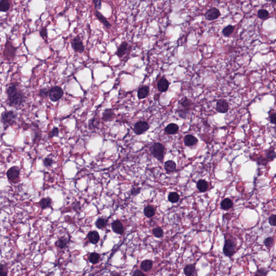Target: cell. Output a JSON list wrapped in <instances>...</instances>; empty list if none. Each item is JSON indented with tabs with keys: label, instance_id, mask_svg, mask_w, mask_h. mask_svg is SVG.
<instances>
[{
	"label": "cell",
	"instance_id": "cell-14",
	"mask_svg": "<svg viewBox=\"0 0 276 276\" xmlns=\"http://www.w3.org/2000/svg\"><path fill=\"white\" fill-rule=\"evenodd\" d=\"M112 229L114 233L119 234L122 235L124 233V227L122 223L119 220H115L112 223Z\"/></svg>",
	"mask_w": 276,
	"mask_h": 276
},
{
	"label": "cell",
	"instance_id": "cell-24",
	"mask_svg": "<svg viewBox=\"0 0 276 276\" xmlns=\"http://www.w3.org/2000/svg\"><path fill=\"white\" fill-rule=\"evenodd\" d=\"M153 265V263L152 260H144L141 262L140 268L144 272H149L152 269Z\"/></svg>",
	"mask_w": 276,
	"mask_h": 276
},
{
	"label": "cell",
	"instance_id": "cell-23",
	"mask_svg": "<svg viewBox=\"0 0 276 276\" xmlns=\"http://www.w3.org/2000/svg\"><path fill=\"white\" fill-rule=\"evenodd\" d=\"M179 126L174 123L168 124L165 127V132L168 134H175L179 131Z\"/></svg>",
	"mask_w": 276,
	"mask_h": 276
},
{
	"label": "cell",
	"instance_id": "cell-45",
	"mask_svg": "<svg viewBox=\"0 0 276 276\" xmlns=\"http://www.w3.org/2000/svg\"><path fill=\"white\" fill-rule=\"evenodd\" d=\"M93 3L94 4L95 8L96 11H98L101 9L102 2L100 0H93Z\"/></svg>",
	"mask_w": 276,
	"mask_h": 276
},
{
	"label": "cell",
	"instance_id": "cell-44",
	"mask_svg": "<svg viewBox=\"0 0 276 276\" xmlns=\"http://www.w3.org/2000/svg\"><path fill=\"white\" fill-rule=\"evenodd\" d=\"M140 192H141V188L140 187H138L136 186L133 187L131 190V194L132 196H136L138 194H140Z\"/></svg>",
	"mask_w": 276,
	"mask_h": 276
},
{
	"label": "cell",
	"instance_id": "cell-22",
	"mask_svg": "<svg viewBox=\"0 0 276 276\" xmlns=\"http://www.w3.org/2000/svg\"><path fill=\"white\" fill-rule=\"evenodd\" d=\"M184 274L186 276H195L196 274L195 265L194 264H188L184 268Z\"/></svg>",
	"mask_w": 276,
	"mask_h": 276
},
{
	"label": "cell",
	"instance_id": "cell-41",
	"mask_svg": "<svg viewBox=\"0 0 276 276\" xmlns=\"http://www.w3.org/2000/svg\"><path fill=\"white\" fill-rule=\"evenodd\" d=\"M59 133H60V131H59L58 128L56 127H55L53 128L50 131V132L49 133V137L50 138L57 137V136H59Z\"/></svg>",
	"mask_w": 276,
	"mask_h": 276
},
{
	"label": "cell",
	"instance_id": "cell-30",
	"mask_svg": "<svg viewBox=\"0 0 276 276\" xmlns=\"http://www.w3.org/2000/svg\"><path fill=\"white\" fill-rule=\"evenodd\" d=\"M68 243V239L64 237H62L56 241L55 242V245L57 247L60 248V249H63L66 247Z\"/></svg>",
	"mask_w": 276,
	"mask_h": 276
},
{
	"label": "cell",
	"instance_id": "cell-20",
	"mask_svg": "<svg viewBox=\"0 0 276 276\" xmlns=\"http://www.w3.org/2000/svg\"><path fill=\"white\" fill-rule=\"evenodd\" d=\"M198 142V139L190 134H188L184 138V143L187 146H193L197 144Z\"/></svg>",
	"mask_w": 276,
	"mask_h": 276
},
{
	"label": "cell",
	"instance_id": "cell-32",
	"mask_svg": "<svg viewBox=\"0 0 276 276\" xmlns=\"http://www.w3.org/2000/svg\"><path fill=\"white\" fill-rule=\"evenodd\" d=\"M235 30V27L232 25H228L222 30V34L225 37H229L232 35Z\"/></svg>",
	"mask_w": 276,
	"mask_h": 276
},
{
	"label": "cell",
	"instance_id": "cell-37",
	"mask_svg": "<svg viewBox=\"0 0 276 276\" xmlns=\"http://www.w3.org/2000/svg\"><path fill=\"white\" fill-rule=\"evenodd\" d=\"M50 89L47 87H43L40 89L38 92V96L42 98H46L49 96Z\"/></svg>",
	"mask_w": 276,
	"mask_h": 276
},
{
	"label": "cell",
	"instance_id": "cell-1",
	"mask_svg": "<svg viewBox=\"0 0 276 276\" xmlns=\"http://www.w3.org/2000/svg\"><path fill=\"white\" fill-rule=\"evenodd\" d=\"M7 104L10 107L19 109L23 106L26 100L25 93L21 89L17 82H11L7 87L6 91Z\"/></svg>",
	"mask_w": 276,
	"mask_h": 276
},
{
	"label": "cell",
	"instance_id": "cell-31",
	"mask_svg": "<svg viewBox=\"0 0 276 276\" xmlns=\"http://www.w3.org/2000/svg\"><path fill=\"white\" fill-rule=\"evenodd\" d=\"M208 183L205 180H200L197 183V188L200 192H206L208 189Z\"/></svg>",
	"mask_w": 276,
	"mask_h": 276
},
{
	"label": "cell",
	"instance_id": "cell-26",
	"mask_svg": "<svg viewBox=\"0 0 276 276\" xmlns=\"http://www.w3.org/2000/svg\"><path fill=\"white\" fill-rule=\"evenodd\" d=\"M144 214L145 216L147 217L151 218L154 216L155 214V209L153 207L148 206L144 208Z\"/></svg>",
	"mask_w": 276,
	"mask_h": 276
},
{
	"label": "cell",
	"instance_id": "cell-47",
	"mask_svg": "<svg viewBox=\"0 0 276 276\" xmlns=\"http://www.w3.org/2000/svg\"><path fill=\"white\" fill-rule=\"evenodd\" d=\"M276 157V154L274 150H270L267 153V158L270 160H273Z\"/></svg>",
	"mask_w": 276,
	"mask_h": 276
},
{
	"label": "cell",
	"instance_id": "cell-10",
	"mask_svg": "<svg viewBox=\"0 0 276 276\" xmlns=\"http://www.w3.org/2000/svg\"><path fill=\"white\" fill-rule=\"evenodd\" d=\"M71 44L74 51L80 54H82L84 51V45L79 36L74 37L71 41Z\"/></svg>",
	"mask_w": 276,
	"mask_h": 276
},
{
	"label": "cell",
	"instance_id": "cell-36",
	"mask_svg": "<svg viewBox=\"0 0 276 276\" xmlns=\"http://www.w3.org/2000/svg\"><path fill=\"white\" fill-rule=\"evenodd\" d=\"M8 268L5 263H0V276H8Z\"/></svg>",
	"mask_w": 276,
	"mask_h": 276
},
{
	"label": "cell",
	"instance_id": "cell-8",
	"mask_svg": "<svg viewBox=\"0 0 276 276\" xmlns=\"http://www.w3.org/2000/svg\"><path fill=\"white\" fill-rule=\"evenodd\" d=\"M64 95V91L61 87L55 86L50 89L49 97L50 100L53 102L59 101Z\"/></svg>",
	"mask_w": 276,
	"mask_h": 276
},
{
	"label": "cell",
	"instance_id": "cell-48",
	"mask_svg": "<svg viewBox=\"0 0 276 276\" xmlns=\"http://www.w3.org/2000/svg\"><path fill=\"white\" fill-rule=\"evenodd\" d=\"M132 276H147L146 274H144V272H142L141 270H134L132 274Z\"/></svg>",
	"mask_w": 276,
	"mask_h": 276
},
{
	"label": "cell",
	"instance_id": "cell-34",
	"mask_svg": "<svg viewBox=\"0 0 276 276\" xmlns=\"http://www.w3.org/2000/svg\"><path fill=\"white\" fill-rule=\"evenodd\" d=\"M99 260H100V255L99 253L92 252L90 253V255L89 256V261L92 264H97V263L99 262Z\"/></svg>",
	"mask_w": 276,
	"mask_h": 276
},
{
	"label": "cell",
	"instance_id": "cell-11",
	"mask_svg": "<svg viewBox=\"0 0 276 276\" xmlns=\"http://www.w3.org/2000/svg\"><path fill=\"white\" fill-rule=\"evenodd\" d=\"M220 11L218 9L215 7H212L207 11L204 15V17L208 21H213L220 17Z\"/></svg>",
	"mask_w": 276,
	"mask_h": 276
},
{
	"label": "cell",
	"instance_id": "cell-4",
	"mask_svg": "<svg viewBox=\"0 0 276 276\" xmlns=\"http://www.w3.org/2000/svg\"><path fill=\"white\" fill-rule=\"evenodd\" d=\"M17 49L18 47H15L11 41H7L4 45V50L3 52V59L7 61L14 60Z\"/></svg>",
	"mask_w": 276,
	"mask_h": 276
},
{
	"label": "cell",
	"instance_id": "cell-16",
	"mask_svg": "<svg viewBox=\"0 0 276 276\" xmlns=\"http://www.w3.org/2000/svg\"><path fill=\"white\" fill-rule=\"evenodd\" d=\"M149 91H150V88L148 85H144L141 87L139 89L137 92L138 98L139 99L146 98L149 94Z\"/></svg>",
	"mask_w": 276,
	"mask_h": 276
},
{
	"label": "cell",
	"instance_id": "cell-18",
	"mask_svg": "<svg viewBox=\"0 0 276 276\" xmlns=\"http://www.w3.org/2000/svg\"><path fill=\"white\" fill-rule=\"evenodd\" d=\"M52 203V200L51 198L49 197H47V198H42L38 202V205L42 210H44L47 208H51Z\"/></svg>",
	"mask_w": 276,
	"mask_h": 276
},
{
	"label": "cell",
	"instance_id": "cell-17",
	"mask_svg": "<svg viewBox=\"0 0 276 276\" xmlns=\"http://www.w3.org/2000/svg\"><path fill=\"white\" fill-rule=\"evenodd\" d=\"M128 47V44L127 42L125 41L122 42L121 44L119 46V47H118L115 54L117 55L118 57H122L127 51Z\"/></svg>",
	"mask_w": 276,
	"mask_h": 276
},
{
	"label": "cell",
	"instance_id": "cell-35",
	"mask_svg": "<svg viewBox=\"0 0 276 276\" xmlns=\"http://www.w3.org/2000/svg\"><path fill=\"white\" fill-rule=\"evenodd\" d=\"M168 199L171 203H176L179 200L180 196L176 192H171L169 193Z\"/></svg>",
	"mask_w": 276,
	"mask_h": 276
},
{
	"label": "cell",
	"instance_id": "cell-49",
	"mask_svg": "<svg viewBox=\"0 0 276 276\" xmlns=\"http://www.w3.org/2000/svg\"><path fill=\"white\" fill-rule=\"evenodd\" d=\"M256 272L260 276H265L266 274H267V273H268V271L265 269L262 268V269H260L259 270H258Z\"/></svg>",
	"mask_w": 276,
	"mask_h": 276
},
{
	"label": "cell",
	"instance_id": "cell-39",
	"mask_svg": "<svg viewBox=\"0 0 276 276\" xmlns=\"http://www.w3.org/2000/svg\"><path fill=\"white\" fill-rule=\"evenodd\" d=\"M274 244V239L271 237H268L264 240V244L266 247L268 249H270L272 247V246Z\"/></svg>",
	"mask_w": 276,
	"mask_h": 276
},
{
	"label": "cell",
	"instance_id": "cell-15",
	"mask_svg": "<svg viewBox=\"0 0 276 276\" xmlns=\"http://www.w3.org/2000/svg\"><path fill=\"white\" fill-rule=\"evenodd\" d=\"M115 114L114 110L111 109H105L102 115V120L104 122H112L115 117Z\"/></svg>",
	"mask_w": 276,
	"mask_h": 276
},
{
	"label": "cell",
	"instance_id": "cell-38",
	"mask_svg": "<svg viewBox=\"0 0 276 276\" xmlns=\"http://www.w3.org/2000/svg\"><path fill=\"white\" fill-rule=\"evenodd\" d=\"M153 234L155 237L157 238H161L163 235V231L160 227H157L153 229L152 231Z\"/></svg>",
	"mask_w": 276,
	"mask_h": 276
},
{
	"label": "cell",
	"instance_id": "cell-19",
	"mask_svg": "<svg viewBox=\"0 0 276 276\" xmlns=\"http://www.w3.org/2000/svg\"><path fill=\"white\" fill-rule=\"evenodd\" d=\"M87 237L93 244H96L99 242L100 239V236L99 233L97 231H90L87 235Z\"/></svg>",
	"mask_w": 276,
	"mask_h": 276
},
{
	"label": "cell",
	"instance_id": "cell-3",
	"mask_svg": "<svg viewBox=\"0 0 276 276\" xmlns=\"http://www.w3.org/2000/svg\"><path fill=\"white\" fill-rule=\"evenodd\" d=\"M179 104L180 106L176 110V113L180 117L185 118L187 114L189 111L192 106L194 105V103L191 99L187 97H184L179 101Z\"/></svg>",
	"mask_w": 276,
	"mask_h": 276
},
{
	"label": "cell",
	"instance_id": "cell-43",
	"mask_svg": "<svg viewBox=\"0 0 276 276\" xmlns=\"http://www.w3.org/2000/svg\"><path fill=\"white\" fill-rule=\"evenodd\" d=\"M269 118H270V122L272 124H276V114L275 112L273 109H271L269 112Z\"/></svg>",
	"mask_w": 276,
	"mask_h": 276
},
{
	"label": "cell",
	"instance_id": "cell-5",
	"mask_svg": "<svg viewBox=\"0 0 276 276\" xmlns=\"http://www.w3.org/2000/svg\"><path fill=\"white\" fill-rule=\"evenodd\" d=\"M236 242L233 237H225V245L223 247V253L227 257H232L236 252Z\"/></svg>",
	"mask_w": 276,
	"mask_h": 276
},
{
	"label": "cell",
	"instance_id": "cell-28",
	"mask_svg": "<svg viewBox=\"0 0 276 276\" xmlns=\"http://www.w3.org/2000/svg\"><path fill=\"white\" fill-rule=\"evenodd\" d=\"M220 207L223 210H228L231 209L233 207V203L232 201L230 198H225L223 200L221 203Z\"/></svg>",
	"mask_w": 276,
	"mask_h": 276
},
{
	"label": "cell",
	"instance_id": "cell-27",
	"mask_svg": "<svg viewBox=\"0 0 276 276\" xmlns=\"http://www.w3.org/2000/svg\"><path fill=\"white\" fill-rule=\"evenodd\" d=\"M11 2L7 0L0 1V11L7 12L11 8Z\"/></svg>",
	"mask_w": 276,
	"mask_h": 276
},
{
	"label": "cell",
	"instance_id": "cell-6",
	"mask_svg": "<svg viewBox=\"0 0 276 276\" xmlns=\"http://www.w3.org/2000/svg\"><path fill=\"white\" fill-rule=\"evenodd\" d=\"M150 152L153 157L160 161H162L165 155V147L160 142H156L150 147Z\"/></svg>",
	"mask_w": 276,
	"mask_h": 276
},
{
	"label": "cell",
	"instance_id": "cell-50",
	"mask_svg": "<svg viewBox=\"0 0 276 276\" xmlns=\"http://www.w3.org/2000/svg\"><path fill=\"white\" fill-rule=\"evenodd\" d=\"M260 276V275H259V274H257V272H256V273L255 274H254V275H253V276Z\"/></svg>",
	"mask_w": 276,
	"mask_h": 276
},
{
	"label": "cell",
	"instance_id": "cell-2",
	"mask_svg": "<svg viewBox=\"0 0 276 276\" xmlns=\"http://www.w3.org/2000/svg\"><path fill=\"white\" fill-rule=\"evenodd\" d=\"M17 114L12 110H6L3 112L0 117V120L3 125L4 130L14 125L16 122Z\"/></svg>",
	"mask_w": 276,
	"mask_h": 276
},
{
	"label": "cell",
	"instance_id": "cell-25",
	"mask_svg": "<svg viewBox=\"0 0 276 276\" xmlns=\"http://www.w3.org/2000/svg\"><path fill=\"white\" fill-rule=\"evenodd\" d=\"M176 163L173 160H168L165 163V169L167 172L171 173L176 169Z\"/></svg>",
	"mask_w": 276,
	"mask_h": 276
},
{
	"label": "cell",
	"instance_id": "cell-42",
	"mask_svg": "<svg viewBox=\"0 0 276 276\" xmlns=\"http://www.w3.org/2000/svg\"><path fill=\"white\" fill-rule=\"evenodd\" d=\"M43 163V165L45 167H51L52 165L54 163V161L51 158H46L45 159H44Z\"/></svg>",
	"mask_w": 276,
	"mask_h": 276
},
{
	"label": "cell",
	"instance_id": "cell-33",
	"mask_svg": "<svg viewBox=\"0 0 276 276\" xmlns=\"http://www.w3.org/2000/svg\"><path fill=\"white\" fill-rule=\"evenodd\" d=\"M95 225L98 229H104L107 226V220L102 217H99V219H97Z\"/></svg>",
	"mask_w": 276,
	"mask_h": 276
},
{
	"label": "cell",
	"instance_id": "cell-21",
	"mask_svg": "<svg viewBox=\"0 0 276 276\" xmlns=\"http://www.w3.org/2000/svg\"><path fill=\"white\" fill-rule=\"evenodd\" d=\"M95 15L97 17V19L99 20L102 24L107 28H110L111 27V24L109 23V22L107 21V19L100 12H99V11H95Z\"/></svg>",
	"mask_w": 276,
	"mask_h": 276
},
{
	"label": "cell",
	"instance_id": "cell-12",
	"mask_svg": "<svg viewBox=\"0 0 276 276\" xmlns=\"http://www.w3.org/2000/svg\"><path fill=\"white\" fill-rule=\"evenodd\" d=\"M228 102L225 99H220L217 101L216 109L220 114H226L229 110Z\"/></svg>",
	"mask_w": 276,
	"mask_h": 276
},
{
	"label": "cell",
	"instance_id": "cell-9",
	"mask_svg": "<svg viewBox=\"0 0 276 276\" xmlns=\"http://www.w3.org/2000/svg\"><path fill=\"white\" fill-rule=\"evenodd\" d=\"M149 125L146 121H139L136 122L133 127V131L136 135H141L149 129Z\"/></svg>",
	"mask_w": 276,
	"mask_h": 276
},
{
	"label": "cell",
	"instance_id": "cell-29",
	"mask_svg": "<svg viewBox=\"0 0 276 276\" xmlns=\"http://www.w3.org/2000/svg\"><path fill=\"white\" fill-rule=\"evenodd\" d=\"M257 16L259 19L262 20H266L270 18V15L267 10L264 9H261L258 11Z\"/></svg>",
	"mask_w": 276,
	"mask_h": 276
},
{
	"label": "cell",
	"instance_id": "cell-46",
	"mask_svg": "<svg viewBox=\"0 0 276 276\" xmlns=\"http://www.w3.org/2000/svg\"><path fill=\"white\" fill-rule=\"evenodd\" d=\"M269 222L272 226H276V215H272L269 219Z\"/></svg>",
	"mask_w": 276,
	"mask_h": 276
},
{
	"label": "cell",
	"instance_id": "cell-13",
	"mask_svg": "<svg viewBox=\"0 0 276 276\" xmlns=\"http://www.w3.org/2000/svg\"><path fill=\"white\" fill-rule=\"evenodd\" d=\"M169 83L168 81L165 77H162L157 82V88L159 92H165L168 90Z\"/></svg>",
	"mask_w": 276,
	"mask_h": 276
},
{
	"label": "cell",
	"instance_id": "cell-40",
	"mask_svg": "<svg viewBox=\"0 0 276 276\" xmlns=\"http://www.w3.org/2000/svg\"><path fill=\"white\" fill-rule=\"evenodd\" d=\"M39 33L40 36H41L44 40H45V41L47 42V27H42L41 29H40Z\"/></svg>",
	"mask_w": 276,
	"mask_h": 276
},
{
	"label": "cell",
	"instance_id": "cell-7",
	"mask_svg": "<svg viewBox=\"0 0 276 276\" xmlns=\"http://www.w3.org/2000/svg\"><path fill=\"white\" fill-rule=\"evenodd\" d=\"M21 170L17 166H13L7 171V177L9 182L12 184H16L20 180Z\"/></svg>",
	"mask_w": 276,
	"mask_h": 276
}]
</instances>
